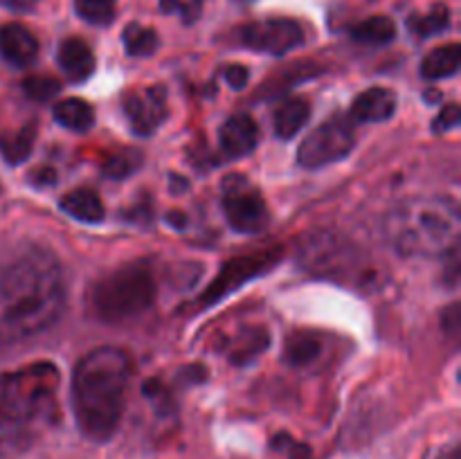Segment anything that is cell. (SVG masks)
Returning a JSON list of instances; mask_svg holds the SVG:
<instances>
[{
	"label": "cell",
	"instance_id": "1",
	"mask_svg": "<svg viewBox=\"0 0 461 459\" xmlns=\"http://www.w3.org/2000/svg\"><path fill=\"white\" fill-rule=\"evenodd\" d=\"M66 306V282L57 256L32 250L0 268V345H16L48 331Z\"/></svg>",
	"mask_w": 461,
	"mask_h": 459
},
{
	"label": "cell",
	"instance_id": "2",
	"mask_svg": "<svg viewBox=\"0 0 461 459\" xmlns=\"http://www.w3.org/2000/svg\"><path fill=\"white\" fill-rule=\"evenodd\" d=\"M131 372L129 354L120 346H97L77 363L70 399L81 435L93 441H108L115 435L124 414Z\"/></svg>",
	"mask_w": 461,
	"mask_h": 459
},
{
	"label": "cell",
	"instance_id": "3",
	"mask_svg": "<svg viewBox=\"0 0 461 459\" xmlns=\"http://www.w3.org/2000/svg\"><path fill=\"white\" fill-rule=\"evenodd\" d=\"M383 230L401 256H446L459 248V207L444 196L410 198L387 214Z\"/></svg>",
	"mask_w": 461,
	"mask_h": 459
},
{
	"label": "cell",
	"instance_id": "4",
	"mask_svg": "<svg viewBox=\"0 0 461 459\" xmlns=\"http://www.w3.org/2000/svg\"><path fill=\"white\" fill-rule=\"evenodd\" d=\"M59 369L52 363H32L0 376V446L12 444L34 423L54 412Z\"/></svg>",
	"mask_w": 461,
	"mask_h": 459
},
{
	"label": "cell",
	"instance_id": "5",
	"mask_svg": "<svg viewBox=\"0 0 461 459\" xmlns=\"http://www.w3.org/2000/svg\"><path fill=\"white\" fill-rule=\"evenodd\" d=\"M156 300V279L147 261H131L111 270L90 286L88 313L106 324L142 315Z\"/></svg>",
	"mask_w": 461,
	"mask_h": 459
},
{
	"label": "cell",
	"instance_id": "6",
	"mask_svg": "<svg viewBox=\"0 0 461 459\" xmlns=\"http://www.w3.org/2000/svg\"><path fill=\"white\" fill-rule=\"evenodd\" d=\"M300 259L306 270L320 277L354 282V286L374 282L372 266L365 261L363 252L333 232H313L304 237Z\"/></svg>",
	"mask_w": 461,
	"mask_h": 459
},
{
	"label": "cell",
	"instance_id": "7",
	"mask_svg": "<svg viewBox=\"0 0 461 459\" xmlns=\"http://www.w3.org/2000/svg\"><path fill=\"white\" fill-rule=\"evenodd\" d=\"M356 147L354 126L347 117L333 115L311 130L297 148V162L304 169H322L351 153Z\"/></svg>",
	"mask_w": 461,
	"mask_h": 459
},
{
	"label": "cell",
	"instance_id": "8",
	"mask_svg": "<svg viewBox=\"0 0 461 459\" xmlns=\"http://www.w3.org/2000/svg\"><path fill=\"white\" fill-rule=\"evenodd\" d=\"M223 212L228 223L237 232L257 234L268 225V207H266L264 198L241 176H232L225 180Z\"/></svg>",
	"mask_w": 461,
	"mask_h": 459
},
{
	"label": "cell",
	"instance_id": "9",
	"mask_svg": "<svg viewBox=\"0 0 461 459\" xmlns=\"http://www.w3.org/2000/svg\"><path fill=\"white\" fill-rule=\"evenodd\" d=\"M239 40L255 52L282 57L304 43V30L293 18H266L241 27Z\"/></svg>",
	"mask_w": 461,
	"mask_h": 459
},
{
	"label": "cell",
	"instance_id": "10",
	"mask_svg": "<svg viewBox=\"0 0 461 459\" xmlns=\"http://www.w3.org/2000/svg\"><path fill=\"white\" fill-rule=\"evenodd\" d=\"M279 252H264V255H250V256H237V259L228 261V264L221 268V273L216 274L214 282L210 284L205 292L201 297V304H216L219 300H223L225 295H230L232 291H237L239 286H243L250 279L259 277L261 273L270 268V266L277 261Z\"/></svg>",
	"mask_w": 461,
	"mask_h": 459
},
{
	"label": "cell",
	"instance_id": "11",
	"mask_svg": "<svg viewBox=\"0 0 461 459\" xmlns=\"http://www.w3.org/2000/svg\"><path fill=\"white\" fill-rule=\"evenodd\" d=\"M122 108H124L126 120L131 122V129L135 135L156 133L158 126L165 122L167 117V93L160 86H151V88L129 90L122 99Z\"/></svg>",
	"mask_w": 461,
	"mask_h": 459
},
{
	"label": "cell",
	"instance_id": "12",
	"mask_svg": "<svg viewBox=\"0 0 461 459\" xmlns=\"http://www.w3.org/2000/svg\"><path fill=\"white\" fill-rule=\"evenodd\" d=\"M219 142L228 158H243L259 144V129L250 115H232L221 126Z\"/></svg>",
	"mask_w": 461,
	"mask_h": 459
},
{
	"label": "cell",
	"instance_id": "13",
	"mask_svg": "<svg viewBox=\"0 0 461 459\" xmlns=\"http://www.w3.org/2000/svg\"><path fill=\"white\" fill-rule=\"evenodd\" d=\"M0 54L16 68H27L39 54V40L25 25L9 22L0 27Z\"/></svg>",
	"mask_w": 461,
	"mask_h": 459
},
{
	"label": "cell",
	"instance_id": "14",
	"mask_svg": "<svg viewBox=\"0 0 461 459\" xmlns=\"http://www.w3.org/2000/svg\"><path fill=\"white\" fill-rule=\"evenodd\" d=\"M394 111L396 94L383 86H376V88L365 90L354 99L349 115L354 122H383L390 120Z\"/></svg>",
	"mask_w": 461,
	"mask_h": 459
},
{
	"label": "cell",
	"instance_id": "15",
	"mask_svg": "<svg viewBox=\"0 0 461 459\" xmlns=\"http://www.w3.org/2000/svg\"><path fill=\"white\" fill-rule=\"evenodd\" d=\"M59 68L70 81H86L95 72V54L81 39H66L57 52Z\"/></svg>",
	"mask_w": 461,
	"mask_h": 459
},
{
	"label": "cell",
	"instance_id": "16",
	"mask_svg": "<svg viewBox=\"0 0 461 459\" xmlns=\"http://www.w3.org/2000/svg\"><path fill=\"white\" fill-rule=\"evenodd\" d=\"M311 117V106L306 99L302 97H291L284 99L277 108H275L273 115V126L275 135L279 140H291L304 129V124Z\"/></svg>",
	"mask_w": 461,
	"mask_h": 459
},
{
	"label": "cell",
	"instance_id": "17",
	"mask_svg": "<svg viewBox=\"0 0 461 459\" xmlns=\"http://www.w3.org/2000/svg\"><path fill=\"white\" fill-rule=\"evenodd\" d=\"M61 210L81 223H99L104 219V202L93 189H72L61 198Z\"/></svg>",
	"mask_w": 461,
	"mask_h": 459
},
{
	"label": "cell",
	"instance_id": "18",
	"mask_svg": "<svg viewBox=\"0 0 461 459\" xmlns=\"http://www.w3.org/2000/svg\"><path fill=\"white\" fill-rule=\"evenodd\" d=\"M52 115L57 120V124H61L68 130H77V133H84V130H88L95 124L93 106L88 102H84V99L77 97L54 104Z\"/></svg>",
	"mask_w": 461,
	"mask_h": 459
},
{
	"label": "cell",
	"instance_id": "19",
	"mask_svg": "<svg viewBox=\"0 0 461 459\" xmlns=\"http://www.w3.org/2000/svg\"><path fill=\"white\" fill-rule=\"evenodd\" d=\"M461 61V48L457 43L441 45L435 48L421 61V75L426 79H446V76L457 75Z\"/></svg>",
	"mask_w": 461,
	"mask_h": 459
},
{
	"label": "cell",
	"instance_id": "20",
	"mask_svg": "<svg viewBox=\"0 0 461 459\" xmlns=\"http://www.w3.org/2000/svg\"><path fill=\"white\" fill-rule=\"evenodd\" d=\"M351 36H354V40L365 45H385L394 40L396 25L390 16H372L358 22L351 30Z\"/></svg>",
	"mask_w": 461,
	"mask_h": 459
},
{
	"label": "cell",
	"instance_id": "21",
	"mask_svg": "<svg viewBox=\"0 0 461 459\" xmlns=\"http://www.w3.org/2000/svg\"><path fill=\"white\" fill-rule=\"evenodd\" d=\"M268 331L261 327H248L241 336H237L234 340L232 351H230V358L237 364L250 363L252 358L261 354V351L268 349Z\"/></svg>",
	"mask_w": 461,
	"mask_h": 459
},
{
	"label": "cell",
	"instance_id": "22",
	"mask_svg": "<svg viewBox=\"0 0 461 459\" xmlns=\"http://www.w3.org/2000/svg\"><path fill=\"white\" fill-rule=\"evenodd\" d=\"M34 140H36V126L25 124L23 129L0 138V153H3V158L7 162L18 165V162H23L32 153V148H34Z\"/></svg>",
	"mask_w": 461,
	"mask_h": 459
},
{
	"label": "cell",
	"instance_id": "23",
	"mask_svg": "<svg viewBox=\"0 0 461 459\" xmlns=\"http://www.w3.org/2000/svg\"><path fill=\"white\" fill-rule=\"evenodd\" d=\"M320 351H322V345H320L318 338L309 336V333H295V336L288 338L284 358L293 367H306L313 360H318Z\"/></svg>",
	"mask_w": 461,
	"mask_h": 459
},
{
	"label": "cell",
	"instance_id": "24",
	"mask_svg": "<svg viewBox=\"0 0 461 459\" xmlns=\"http://www.w3.org/2000/svg\"><path fill=\"white\" fill-rule=\"evenodd\" d=\"M124 48L131 57H151L158 48V34L151 27L138 25V22H131L124 27Z\"/></svg>",
	"mask_w": 461,
	"mask_h": 459
},
{
	"label": "cell",
	"instance_id": "25",
	"mask_svg": "<svg viewBox=\"0 0 461 459\" xmlns=\"http://www.w3.org/2000/svg\"><path fill=\"white\" fill-rule=\"evenodd\" d=\"M450 25V12L446 4H437L430 12L423 14V16H414L410 21V30L414 32L421 39H428V36L441 34L444 30H448Z\"/></svg>",
	"mask_w": 461,
	"mask_h": 459
},
{
	"label": "cell",
	"instance_id": "26",
	"mask_svg": "<svg viewBox=\"0 0 461 459\" xmlns=\"http://www.w3.org/2000/svg\"><path fill=\"white\" fill-rule=\"evenodd\" d=\"M142 165V153L133 148H122L102 165V174L111 180H124Z\"/></svg>",
	"mask_w": 461,
	"mask_h": 459
},
{
	"label": "cell",
	"instance_id": "27",
	"mask_svg": "<svg viewBox=\"0 0 461 459\" xmlns=\"http://www.w3.org/2000/svg\"><path fill=\"white\" fill-rule=\"evenodd\" d=\"M75 7L90 25H108L115 18V0H75Z\"/></svg>",
	"mask_w": 461,
	"mask_h": 459
},
{
	"label": "cell",
	"instance_id": "28",
	"mask_svg": "<svg viewBox=\"0 0 461 459\" xmlns=\"http://www.w3.org/2000/svg\"><path fill=\"white\" fill-rule=\"evenodd\" d=\"M23 90L30 99L34 102H50L52 97H57L59 90H61V84L52 76H45V75H34L30 79L23 81Z\"/></svg>",
	"mask_w": 461,
	"mask_h": 459
},
{
	"label": "cell",
	"instance_id": "29",
	"mask_svg": "<svg viewBox=\"0 0 461 459\" xmlns=\"http://www.w3.org/2000/svg\"><path fill=\"white\" fill-rule=\"evenodd\" d=\"M461 120V111L457 104H446L444 111L439 112V115L435 117V122H432V129L437 130V133H446V130H453L455 126L459 124Z\"/></svg>",
	"mask_w": 461,
	"mask_h": 459
},
{
	"label": "cell",
	"instance_id": "30",
	"mask_svg": "<svg viewBox=\"0 0 461 459\" xmlns=\"http://www.w3.org/2000/svg\"><path fill=\"white\" fill-rule=\"evenodd\" d=\"M459 310H461L459 304H453L444 310V315H441V328H444L450 338L459 336V328H461Z\"/></svg>",
	"mask_w": 461,
	"mask_h": 459
},
{
	"label": "cell",
	"instance_id": "31",
	"mask_svg": "<svg viewBox=\"0 0 461 459\" xmlns=\"http://www.w3.org/2000/svg\"><path fill=\"white\" fill-rule=\"evenodd\" d=\"M248 79H250V72H248V68L243 66H228L225 68V81H228L230 86H232L234 90H241L248 86Z\"/></svg>",
	"mask_w": 461,
	"mask_h": 459
},
{
	"label": "cell",
	"instance_id": "32",
	"mask_svg": "<svg viewBox=\"0 0 461 459\" xmlns=\"http://www.w3.org/2000/svg\"><path fill=\"white\" fill-rule=\"evenodd\" d=\"M279 441H282V444H286L284 448L288 450V457H291V459H311L309 446L297 444V441H291L286 435L279 436Z\"/></svg>",
	"mask_w": 461,
	"mask_h": 459
},
{
	"label": "cell",
	"instance_id": "33",
	"mask_svg": "<svg viewBox=\"0 0 461 459\" xmlns=\"http://www.w3.org/2000/svg\"><path fill=\"white\" fill-rule=\"evenodd\" d=\"M32 180H34L36 184H52L57 178H54L52 169H39V171H34V174H32Z\"/></svg>",
	"mask_w": 461,
	"mask_h": 459
},
{
	"label": "cell",
	"instance_id": "34",
	"mask_svg": "<svg viewBox=\"0 0 461 459\" xmlns=\"http://www.w3.org/2000/svg\"><path fill=\"white\" fill-rule=\"evenodd\" d=\"M185 3L183 0H160V9L165 14H174V12H183Z\"/></svg>",
	"mask_w": 461,
	"mask_h": 459
},
{
	"label": "cell",
	"instance_id": "35",
	"mask_svg": "<svg viewBox=\"0 0 461 459\" xmlns=\"http://www.w3.org/2000/svg\"><path fill=\"white\" fill-rule=\"evenodd\" d=\"M167 220H169L171 225H176V228H185V223H187V219H185L183 214H180V212H174V214H169L167 216Z\"/></svg>",
	"mask_w": 461,
	"mask_h": 459
},
{
	"label": "cell",
	"instance_id": "36",
	"mask_svg": "<svg viewBox=\"0 0 461 459\" xmlns=\"http://www.w3.org/2000/svg\"><path fill=\"white\" fill-rule=\"evenodd\" d=\"M439 459H461V450H459V446H453V448H450V450H446V453L441 454Z\"/></svg>",
	"mask_w": 461,
	"mask_h": 459
},
{
	"label": "cell",
	"instance_id": "37",
	"mask_svg": "<svg viewBox=\"0 0 461 459\" xmlns=\"http://www.w3.org/2000/svg\"><path fill=\"white\" fill-rule=\"evenodd\" d=\"M234 3H239V4H252V3H255V0H234Z\"/></svg>",
	"mask_w": 461,
	"mask_h": 459
}]
</instances>
